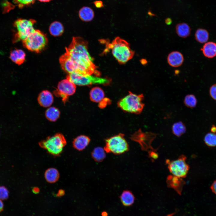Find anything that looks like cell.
<instances>
[{"label":"cell","instance_id":"3","mask_svg":"<svg viewBox=\"0 0 216 216\" xmlns=\"http://www.w3.org/2000/svg\"><path fill=\"white\" fill-rule=\"evenodd\" d=\"M143 99L142 94H136L129 92L127 95L118 101V105L125 112L138 114L142 112L143 109Z\"/></svg>","mask_w":216,"mask_h":216},{"label":"cell","instance_id":"41","mask_svg":"<svg viewBox=\"0 0 216 216\" xmlns=\"http://www.w3.org/2000/svg\"><path fill=\"white\" fill-rule=\"evenodd\" d=\"M64 194V191L62 190H60L58 192V195L59 196H62Z\"/></svg>","mask_w":216,"mask_h":216},{"label":"cell","instance_id":"43","mask_svg":"<svg viewBox=\"0 0 216 216\" xmlns=\"http://www.w3.org/2000/svg\"><path fill=\"white\" fill-rule=\"evenodd\" d=\"M41 2H48L51 0H38Z\"/></svg>","mask_w":216,"mask_h":216},{"label":"cell","instance_id":"29","mask_svg":"<svg viewBox=\"0 0 216 216\" xmlns=\"http://www.w3.org/2000/svg\"><path fill=\"white\" fill-rule=\"evenodd\" d=\"M197 99L195 97L193 94H188L185 98L184 103L187 107L194 108L196 106Z\"/></svg>","mask_w":216,"mask_h":216},{"label":"cell","instance_id":"5","mask_svg":"<svg viewBox=\"0 0 216 216\" xmlns=\"http://www.w3.org/2000/svg\"><path fill=\"white\" fill-rule=\"evenodd\" d=\"M48 40L45 34L35 29L26 38L22 41L23 46L28 50L37 53L41 52L46 47Z\"/></svg>","mask_w":216,"mask_h":216},{"label":"cell","instance_id":"36","mask_svg":"<svg viewBox=\"0 0 216 216\" xmlns=\"http://www.w3.org/2000/svg\"><path fill=\"white\" fill-rule=\"evenodd\" d=\"M151 154H150V156L152 158H153L154 159H156L158 157V155L155 153L154 152H151Z\"/></svg>","mask_w":216,"mask_h":216},{"label":"cell","instance_id":"37","mask_svg":"<svg viewBox=\"0 0 216 216\" xmlns=\"http://www.w3.org/2000/svg\"><path fill=\"white\" fill-rule=\"evenodd\" d=\"M165 22L166 24L169 25L172 22V20L170 18H168L166 19L165 20Z\"/></svg>","mask_w":216,"mask_h":216},{"label":"cell","instance_id":"15","mask_svg":"<svg viewBox=\"0 0 216 216\" xmlns=\"http://www.w3.org/2000/svg\"><path fill=\"white\" fill-rule=\"evenodd\" d=\"M90 141V139L88 136L80 135L74 140L72 142L73 146L78 151H82L88 146Z\"/></svg>","mask_w":216,"mask_h":216},{"label":"cell","instance_id":"30","mask_svg":"<svg viewBox=\"0 0 216 216\" xmlns=\"http://www.w3.org/2000/svg\"><path fill=\"white\" fill-rule=\"evenodd\" d=\"M35 0H14V3L20 8L33 4Z\"/></svg>","mask_w":216,"mask_h":216},{"label":"cell","instance_id":"32","mask_svg":"<svg viewBox=\"0 0 216 216\" xmlns=\"http://www.w3.org/2000/svg\"><path fill=\"white\" fill-rule=\"evenodd\" d=\"M110 103V100L107 98H104L102 100L99 102V107L103 108L105 107L107 105Z\"/></svg>","mask_w":216,"mask_h":216},{"label":"cell","instance_id":"7","mask_svg":"<svg viewBox=\"0 0 216 216\" xmlns=\"http://www.w3.org/2000/svg\"><path fill=\"white\" fill-rule=\"evenodd\" d=\"M104 149L106 153L119 155L128 151L129 146L124 135L120 133L106 139Z\"/></svg>","mask_w":216,"mask_h":216},{"label":"cell","instance_id":"39","mask_svg":"<svg viewBox=\"0 0 216 216\" xmlns=\"http://www.w3.org/2000/svg\"><path fill=\"white\" fill-rule=\"evenodd\" d=\"M211 131L212 133H215L216 132V127L214 125H212L211 128Z\"/></svg>","mask_w":216,"mask_h":216},{"label":"cell","instance_id":"17","mask_svg":"<svg viewBox=\"0 0 216 216\" xmlns=\"http://www.w3.org/2000/svg\"><path fill=\"white\" fill-rule=\"evenodd\" d=\"M201 50L206 57L212 58L216 56V43L213 42L206 43Z\"/></svg>","mask_w":216,"mask_h":216},{"label":"cell","instance_id":"21","mask_svg":"<svg viewBox=\"0 0 216 216\" xmlns=\"http://www.w3.org/2000/svg\"><path fill=\"white\" fill-rule=\"evenodd\" d=\"M44 177L47 182L50 183H54L57 182L59 178V172L57 169L50 168L46 170Z\"/></svg>","mask_w":216,"mask_h":216},{"label":"cell","instance_id":"4","mask_svg":"<svg viewBox=\"0 0 216 216\" xmlns=\"http://www.w3.org/2000/svg\"><path fill=\"white\" fill-rule=\"evenodd\" d=\"M66 144L67 141L64 136L60 133L48 136L39 143L41 148L45 149L49 153L54 156L59 155Z\"/></svg>","mask_w":216,"mask_h":216},{"label":"cell","instance_id":"38","mask_svg":"<svg viewBox=\"0 0 216 216\" xmlns=\"http://www.w3.org/2000/svg\"><path fill=\"white\" fill-rule=\"evenodd\" d=\"M39 189L38 187H34L32 189V191L35 194H37L39 192Z\"/></svg>","mask_w":216,"mask_h":216},{"label":"cell","instance_id":"26","mask_svg":"<svg viewBox=\"0 0 216 216\" xmlns=\"http://www.w3.org/2000/svg\"><path fill=\"white\" fill-rule=\"evenodd\" d=\"M209 33L206 30L203 28H198L196 31L195 37L197 41L200 43L206 42L208 40Z\"/></svg>","mask_w":216,"mask_h":216},{"label":"cell","instance_id":"1","mask_svg":"<svg viewBox=\"0 0 216 216\" xmlns=\"http://www.w3.org/2000/svg\"><path fill=\"white\" fill-rule=\"evenodd\" d=\"M88 42L79 37H73L69 45L65 48L66 53L76 66L77 72L99 76L100 73L94 63L88 50Z\"/></svg>","mask_w":216,"mask_h":216},{"label":"cell","instance_id":"13","mask_svg":"<svg viewBox=\"0 0 216 216\" xmlns=\"http://www.w3.org/2000/svg\"><path fill=\"white\" fill-rule=\"evenodd\" d=\"M184 61L182 54L178 51H173L170 52L167 57L168 63L171 66L176 68L181 66Z\"/></svg>","mask_w":216,"mask_h":216},{"label":"cell","instance_id":"35","mask_svg":"<svg viewBox=\"0 0 216 216\" xmlns=\"http://www.w3.org/2000/svg\"><path fill=\"white\" fill-rule=\"evenodd\" d=\"M210 188L212 192L216 194V180L214 181Z\"/></svg>","mask_w":216,"mask_h":216},{"label":"cell","instance_id":"2","mask_svg":"<svg viewBox=\"0 0 216 216\" xmlns=\"http://www.w3.org/2000/svg\"><path fill=\"white\" fill-rule=\"evenodd\" d=\"M114 57L121 64H124L131 59L134 54L129 44L119 37L116 38L108 45Z\"/></svg>","mask_w":216,"mask_h":216},{"label":"cell","instance_id":"42","mask_svg":"<svg viewBox=\"0 0 216 216\" xmlns=\"http://www.w3.org/2000/svg\"><path fill=\"white\" fill-rule=\"evenodd\" d=\"M142 61L141 62L142 63V64H144V65L146 64L147 63V60L145 59H142Z\"/></svg>","mask_w":216,"mask_h":216},{"label":"cell","instance_id":"40","mask_svg":"<svg viewBox=\"0 0 216 216\" xmlns=\"http://www.w3.org/2000/svg\"><path fill=\"white\" fill-rule=\"evenodd\" d=\"M4 204L2 200L0 199V212L2 211L3 209Z\"/></svg>","mask_w":216,"mask_h":216},{"label":"cell","instance_id":"6","mask_svg":"<svg viewBox=\"0 0 216 216\" xmlns=\"http://www.w3.org/2000/svg\"><path fill=\"white\" fill-rule=\"evenodd\" d=\"M66 78L75 85L85 86L95 84L108 85L110 83V79L94 76L92 75L84 74L77 72H73L67 75Z\"/></svg>","mask_w":216,"mask_h":216},{"label":"cell","instance_id":"11","mask_svg":"<svg viewBox=\"0 0 216 216\" xmlns=\"http://www.w3.org/2000/svg\"><path fill=\"white\" fill-rule=\"evenodd\" d=\"M166 182L168 187L173 189L178 194H181L183 187L185 184L182 178L170 175L168 176Z\"/></svg>","mask_w":216,"mask_h":216},{"label":"cell","instance_id":"22","mask_svg":"<svg viewBox=\"0 0 216 216\" xmlns=\"http://www.w3.org/2000/svg\"><path fill=\"white\" fill-rule=\"evenodd\" d=\"M49 31L52 35L57 37L62 34L64 31V28L61 22L56 21L51 24L49 27Z\"/></svg>","mask_w":216,"mask_h":216},{"label":"cell","instance_id":"25","mask_svg":"<svg viewBox=\"0 0 216 216\" xmlns=\"http://www.w3.org/2000/svg\"><path fill=\"white\" fill-rule=\"evenodd\" d=\"M60 112L57 108L51 107L46 110L45 115L46 118L51 122H55L59 118Z\"/></svg>","mask_w":216,"mask_h":216},{"label":"cell","instance_id":"12","mask_svg":"<svg viewBox=\"0 0 216 216\" xmlns=\"http://www.w3.org/2000/svg\"><path fill=\"white\" fill-rule=\"evenodd\" d=\"M59 62L62 69L68 74L76 71L75 66L66 53L60 57Z\"/></svg>","mask_w":216,"mask_h":216},{"label":"cell","instance_id":"33","mask_svg":"<svg viewBox=\"0 0 216 216\" xmlns=\"http://www.w3.org/2000/svg\"><path fill=\"white\" fill-rule=\"evenodd\" d=\"M209 94L212 98L216 100V84H213L210 87Z\"/></svg>","mask_w":216,"mask_h":216},{"label":"cell","instance_id":"8","mask_svg":"<svg viewBox=\"0 0 216 216\" xmlns=\"http://www.w3.org/2000/svg\"><path fill=\"white\" fill-rule=\"evenodd\" d=\"M36 20L31 19H19L15 21L14 24L16 29L13 38V41L16 42L20 40L22 41L26 38L34 30V25Z\"/></svg>","mask_w":216,"mask_h":216},{"label":"cell","instance_id":"16","mask_svg":"<svg viewBox=\"0 0 216 216\" xmlns=\"http://www.w3.org/2000/svg\"><path fill=\"white\" fill-rule=\"evenodd\" d=\"M26 56V54L23 50L15 49L11 51L10 58L13 62L20 65L24 62Z\"/></svg>","mask_w":216,"mask_h":216},{"label":"cell","instance_id":"18","mask_svg":"<svg viewBox=\"0 0 216 216\" xmlns=\"http://www.w3.org/2000/svg\"><path fill=\"white\" fill-rule=\"evenodd\" d=\"M79 16L82 21L87 22L90 21L93 19L94 13L93 10L90 7L84 6L79 10Z\"/></svg>","mask_w":216,"mask_h":216},{"label":"cell","instance_id":"9","mask_svg":"<svg viewBox=\"0 0 216 216\" xmlns=\"http://www.w3.org/2000/svg\"><path fill=\"white\" fill-rule=\"evenodd\" d=\"M186 159V157L182 154L176 160H166L168 169L172 175L182 178L186 177L190 168Z\"/></svg>","mask_w":216,"mask_h":216},{"label":"cell","instance_id":"27","mask_svg":"<svg viewBox=\"0 0 216 216\" xmlns=\"http://www.w3.org/2000/svg\"><path fill=\"white\" fill-rule=\"evenodd\" d=\"M186 130L185 125L181 122L176 123L172 126V132L175 135L178 137L183 134L185 132Z\"/></svg>","mask_w":216,"mask_h":216},{"label":"cell","instance_id":"24","mask_svg":"<svg viewBox=\"0 0 216 216\" xmlns=\"http://www.w3.org/2000/svg\"><path fill=\"white\" fill-rule=\"evenodd\" d=\"M106 152L104 148L100 147L94 148L91 153V156L94 160L97 162L103 161L106 156Z\"/></svg>","mask_w":216,"mask_h":216},{"label":"cell","instance_id":"10","mask_svg":"<svg viewBox=\"0 0 216 216\" xmlns=\"http://www.w3.org/2000/svg\"><path fill=\"white\" fill-rule=\"evenodd\" d=\"M76 85L67 78L59 82L57 88L53 93L56 96L61 97L63 103H65L68 101L69 97L75 93Z\"/></svg>","mask_w":216,"mask_h":216},{"label":"cell","instance_id":"14","mask_svg":"<svg viewBox=\"0 0 216 216\" xmlns=\"http://www.w3.org/2000/svg\"><path fill=\"white\" fill-rule=\"evenodd\" d=\"M38 101L40 106L44 107H48L53 102V97L49 91L44 90L39 94L38 98Z\"/></svg>","mask_w":216,"mask_h":216},{"label":"cell","instance_id":"28","mask_svg":"<svg viewBox=\"0 0 216 216\" xmlns=\"http://www.w3.org/2000/svg\"><path fill=\"white\" fill-rule=\"evenodd\" d=\"M204 141L208 146L214 147L216 146V133L209 132L205 136Z\"/></svg>","mask_w":216,"mask_h":216},{"label":"cell","instance_id":"23","mask_svg":"<svg viewBox=\"0 0 216 216\" xmlns=\"http://www.w3.org/2000/svg\"><path fill=\"white\" fill-rule=\"evenodd\" d=\"M120 199L122 204L126 206L132 205L135 200V197L132 193L129 190L124 191L120 196Z\"/></svg>","mask_w":216,"mask_h":216},{"label":"cell","instance_id":"20","mask_svg":"<svg viewBox=\"0 0 216 216\" xmlns=\"http://www.w3.org/2000/svg\"><path fill=\"white\" fill-rule=\"evenodd\" d=\"M90 98L92 101L99 102L104 98L105 94L101 88L95 87L92 88L89 93Z\"/></svg>","mask_w":216,"mask_h":216},{"label":"cell","instance_id":"19","mask_svg":"<svg viewBox=\"0 0 216 216\" xmlns=\"http://www.w3.org/2000/svg\"><path fill=\"white\" fill-rule=\"evenodd\" d=\"M191 29L189 26L185 23L177 24L176 26V32L179 37L186 38L190 34Z\"/></svg>","mask_w":216,"mask_h":216},{"label":"cell","instance_id":"31","mask_svg":"<svg viewBox=\"0 0 216 216\" xmlns=\"http://www.w3.org/2000/svg\"><path fill=\"white\" fill-rule=\"evenodd\" d=\"M9 191L4 186H0V199L5 200L8 197Z\"/></svg>","mask_w":216,"mask_h":216},{"label":"cell","instance_id":"34","mask_svg":"<svg viewBox=\"0 0 216 216\" xmlns=\"http://www.w3.org/2000/svg\"><path fill=\"white\" fill-rule=\"evenodd\" d=\"M92 3L97 8H101L104 7L103 2L101 0H96L94 1Z\"/></svg>","mask_w":216,"mask_h":216}]
</instances>
